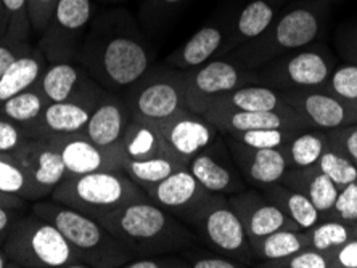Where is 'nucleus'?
Masks as SVG:
<instances>
[{"label": "nucleus", "instance_id": "obj_23", "mask_svg": "<svg viewBox=\"0 0 357 268\" xmlns=\"http://www.w3.org/2000/svg\"><path fill=\"white\" fill-rule=\"evenodd\" d=\"M290 108L282 95L269 87H237L232 92L209 104V109H230V111H277V109Z\"/></svg>", "mask_w": 357, "mask_h": 268}, {"label": "nucleus", "instance_id": "obj_26", "mask_svg": "<svg viewBox=\"0 0 357 268\" xmlns=\"http://www.w3.org/2000/svg\"><path fill=\"white\" fill-rule=\"evenodd\" d=\"M121 148H123L126 159L169 156L158 125L134 118L129 120L123 141H121Z\"/></svg>", "mask_w": 357, "mask_h": 268}, {"label": "nucleus", "instance_id": "obj_1", "mask_svg": "<svg viewBox=\"0 0 357 268\" xmlns=\"http://www.w3.org/2000/svg\"><path fill=\"white\" fill-rule=\"evenodd\" d=\"M100 223L116 238L130 254L160 255L181 251L192 244L193 235L165 209L150 199L137 201L100 215Z\"/></svg>", "mask_w": 357, "mask_h": 268}, {"label": "nucleus", "instance_id": "obj_38", "mask_svg": "<svg viewBox=\"0 0 357 268\" xmlns=\"http://www.w3.org/2000/svg\"><path fill=\"white\" fill-rule=\"evenodd\" d=\"M316 166L324 173H327L338 188H343L348 183L357 180V167L348 157L341 156L338 151L325 148Z\"/></svg>", "mask_w": 357, "mask_h": 268}, {"label": "nucleus", "instance_id": "obj_37", "mask_svg": "<svg viewBox=\"0 0 357 268\" xmlns=\"http://www.w3.org/2000/svg\"><path fill=\"white\" fill-rule=\"evenodd\" d=\"M309 231V239H311V248L327 252L340 248L349 239V230L346 225L330 220V222H319L316 227Z\"/></svg>", "mask_w": 357, "mask_h": 268}, {"label": "nucleus", "instance_id": "obj_50", "mask_svg": "<svg viewBox=\"0 0 357 268\" xmlns=\"http://www.w3.org/2000/svg\"><path fill=\"white\" fill-rule=\"evenodd\" d=\"M343 141H344V151L357 162V129L349 130L348 134H344Z\"/></svg>", "mask_w": 357, "mask_h": 268}, {"label": "nucleus", "instance_id": "obj_54", "mask_svg": "<svg viewBox=\"0 0 357 268\" xmlns=\"http://www.w3.org/2000/svg\"><path fill=\"white\" fill-rule=\"evenodd\" d=\"M10 259L7 255L3 254V251H0V268H5V267H10Z\"/></svg>", "mask_w": 357, "mask_h": 268}, {"label": "nucleus", "instance_id": "obj_21", "mask_svg": "<svg viewBox=\"0 0 357 268\" xmlns=\"http://www.w3.org/2000/svg\"><path fill=\"white\" fill-rule=\"evenodd\" d=\"M92 108L77 102H50L38 120L31 125L39 127V136L36 139H49V136L81 134L86 127Z\"/></svg>", "mask_w": 357, "mask_h": 268}, {"label": "nucleus", "instance_id": "obj_6", "mask_svg": "<svg viewBox=\"0 0 357 268\" xmlns=\"http://www.w3.org/2000/svg\"><path fill=\"white\" fill-rule=\"evenodd\" d=\"M213 249L234 257L238 262L253 255L246 230L241 223L238 214L230 206L229 201L218 194H213L206 206L197 214L190 223Z\"/></svg>", "mask_w": 357, "mask_h": 268}, {"label": "nucleus", "instance_id": "obj_2", "mask_svg": "<svg viewBox=\"0 0 357 268\" xmlns=\"http://www.w3.org/2000/svg\"><path fill=\"white\" fill-rule=\"evenodd\" d=\"M86 50L112 84L130 86L149 71L150 52L124 10L92 21Z\"/></svg>", "mask_w": 357, "mask_h": 268}, {"label": "nucleus", "instance_id": "obj_44", "mask_svg": "<svg viewBox=\"0 0 357 268\" xmlns=\"http://www.w3.org/2000/svg\"><path fill=\"white\" fill-rule=\"evenodd\" d=\"M24 143L23 132L18 129L17 123L8 118H0V153L13 155Z\"/></svg>", "mask_w": 357, "mask_h": 268}, {"label": "nucleus", "instance_id": "obj_43", "mask_svg": "<svg viewBox=\"0 0 357 268\" xmlns=\"http://www.w3.org/2000/svg\"><path fill=\"white\" fill-rule=\"evenodd\" d=\"M330 212H335L346 222L357 220V180L340 188L337 201Z\"/></svg>", "mask_w": 357, "mask_h": 268}, {"label": "nucleus", "instance_id": "obj_40", "mask_svg": "<svg viewBox=\"0 0 357 268\" xmlns=\"http://www.w3.org/2000/svg\"><path fill=\"white\" fill-rule=\"evenodd\" d=\"M271 267H282V268H328L330 259L325 255V252L317 251L309 246L304 248L296 254H293L287 259L271 262Z\"/></svg>", "mask_w": 357, "mask_h": 268}, {"label": "nucleus", "instance_id": "obj_39", "mask_svg": "<svg viewBox=\"0 0 357 268\" xmlns=\"http://www.w3.org/2000/svg\"><path fill=\"white\" fill-rule=\"evenodd\" d=\"M8 18V29L3 38L20 44H28L31 23L28 15V0H2Z\"/></svg>", "mask_w": 357, "mask_h": 268}, {"label": "nucleus", "instance_id": "obj_46", "mask_svg": "<svg viewBox=\"0 0 357 268\" xmlns=\"http://www.w3.org/2000/svg\"><path fill=\"white\" fill-rule=\"evenodd\" d=\"M338 264L343 268H357V239L356 241H346L337 248V254L332 255L330 259V265Z\"/></svg>", "mask_w": 357, "mask_h": 268}, {"label": "nucleus", "instance_id": "obj_55", "mask_svg": "<svg viewBox=\"0 0 357 268\" xmlns=\"http://www.w3.org/2000/svg\"><path fill=\"white\" fill-rule=\"evenodd\" d=\"M105 2H121V0H105Z\"/></svg>", "mask_w": 357, "mask_h": 268}, {"label": "nucleus", "instance_id": "obj_24", "mask_svg": "<svg viewBox=\"0 0 357 268\" xmlns=\"http://www.w3.org/2000/svg\"><path fill=\"white\" fill-rule=\"evenodd\" d=\"M44 70V58L40 52H36L29 47L23 54L17 56L8 70L0 77V107L18 93L34 87L39 81Z\"/></svg>", "mask_w": 357, "mask_h": 268}, {"label": "nucleus", "instance_id": "obj_30", "mask_svg": "<svg viewBox=\"0 0 357 268\" xmlns=\"http://www.w3.org/2000/svg\"><path fill=\"white\" fill-rule=\"evenodd\" d=\"M311 246L307 230H278L251 243L253 255L271 262L287 259L304 248Z\"/></svg>", "mask_w": 357, "mask_h": 268}, {"label": "nucleus", "instance_id": "obj_42", "mask_svg": "<svg viewBox=\"0 0 357 268\" xmlns=\"http://www.w3.org/2000/svg\"><path fill=\"white\" fill-rule=\"evenodd\" d=\"M60 0H28V15L31 29L36 34H44L54 17Z\"/></svg>", "mask_w": 357, "mask_h": 268}, {"label": "nucleus", "instance_id": "obj_20", "mask_svg": "<svg viewBox=\"0 0 357 268\" xmlns=\"http://www.w3.org/2000/svg\"><path fill=\"white\" fill-rule=\"evenodd\" d=\"M211 148L202 151L187 162V169L204 190L214 194H235L245 190L243 178L234 166L214 156Z\"/></svg>", "mask_w": 357, "mask_h": 268}, {"label": "nucleus", "instance_id": "obj_12", "mask_svg": "<svg viewBox=\"0 0 357 268\" xmlns=\"http://www.w3.org/2000/svg\"><path fill=\"white\" fill-rule=\"evenodd\" d=\"M45 140L52 141L59 148L68 175H82L98 171H123V162L126 159L123 150L97 146L82 132L49 136Z\"/></svg>", "mask_w": 357, "mask_h": 268}, {"label": "nucleus", "instance_id": "obj_53", "mask_svg": "<svg viewBox=\"0 0 357 268\" xmlns=\"http://www.w3.org/2000/svg\"><path fill=\"white\" fill-rule=\"evenodd\" d=\"M7 29H8V18H7V13H5L2 0H0V38H3V36L7 34Z\"/></svg>", "mask_w": 357, "mask_h": 268}, {"label": "nucleus", "instance_id": "obj_3", "mask_svg": "<svg viewBox=\"0 0 357 268\" xmlns=\"http://www.w3.org/2000/svg\"><path fill=\"white\" fill-rule=\"evenodd\" d=\"M33 212L61 231L86 267H124L129 262L130 252L91 215L54 199L50 203L39 199Z\"/></svg>", "mask_w": 357, "mask_h": 268}, {"label": "nucleus", "instance_id": "obj_13", "mask_svg": "<svg viewBox=\"0 0 357 268\" xmlns=\"http://www.w3.org/2000/svg\"><path fill=\"white\" fill-rule=\"evenodd\" d=\"M229 203L238 214L248 235L250 244L278 230H301L264 193L241 190L230 194Z\"/></svg>", "mask_w": 357, "mask_h": 268}, {"label": "nucleus", "instance_id": "obj_29", "mask_svg": "<svg viewBox=\"0 0 357 268\" xmlns=\"http://www.w3.org/2000/svg\"><path fill=\"white\" fill-rule=\"evenodd\" d=\"M283 0H250L235 19V38L255 40L271 28Z\"/></svg>", "mask_w": 357, "mask_h": 268}, {"label": "nucleus", "instance_id": "obj_28", "mask_svg": "<svg viewBox=\"0 0 357 268\" xmlns=\"http://www.w3.org/2000/svg\"><path fill=\"white\" fill-rule=\"evenodd\" d=\"M283 74L293 86L319 87L330 76V65L320 50H303L283 66Z\"/></svg>", "mask_w": 357, "mask_h": 268}, {"label": "nucleus", "instance_id": "obj_56", "mask_svg": "<svg viewBox=\"0 0 357 268\" xmlns=\"http://www.w3.org/2000/svg\"><path fill=\"white\" fill-rule=\"evenodd\" d=\"M2 156H3V155H2V153H0V157H2Z\"/></svg>", "mask_w": 357, "mask_h": 268}, {"label": "nucleus", "instance_id": "obj_35", "mask_svg": "<svg viewBox=\"0 0 357 268\" xmlns=\"http://www.w3.org/2000/svg\"><path fill=\"white\" fill-rule=\"evenodd\" d=\"M49 103L50 102L45 98L42 90H33V87H31L28 90L7 100L0 107V111H2V116L17 124H33L34 120L40 118Z\"/></svg>", "mask_w": 357, "mask_h": 268}, {"label": "nucleus", "instance_id": "obj_27", "mask_svg": "<svg viewBox=\"0 0 357 268\" xmlns=\"http://www.w3.org/2000/svg\"><path fill=\"white\" fill-rule=\"evenodd\" d=\"M264 194L301 230H311L320 222V212L306 194L293 190L280 182L264 187Z\"/></svg>", "mask_w": 357, "mask_h": 268}, {"label": "nucleus", "instance_id": "obj_8", "mask_svg": "<svg viewBox=\"0 0 357 268\" xmlns=\"http://www.w3.org/2000/svg\"><path fill=\"white\" fill-rule=\"evenodd\" d=\"M156 125L165 140L167 155L183 166H187L193 156L211 148L218 139V129L204 116L188 109Z\"/></svg>", "mask_w": 357, "mask_h": 268}, {"label": "nucleus", "instance_id": "obj_32", "mask_svg": "<svg viewBox=\"0 0 357 268\" xmlns=\"http://www.w3.org/2000/svg\"><path fill=\"white\" fill-rule=\"evenodd\" d=\"M0 193L23 198L26 201H39L47 196L12 155L0 157Z\"/></svg>", "mask_w": 357, "mask_h": 268}, {"label": "nucleus", "instance_id": "obj_25", "mask_svg": "<svg viewBox=\"0 0 357 268\" xmlns=\"http://www.w3.org/2000/svg\"><path fill=\"white\" fill-rule=\"evenodd\" d=\"M225 31L220 24H208L195 34L171 56V63L177 68H198L208 63L222 47Z\"/></svg>", "mask_w": 357, "mask_h": 268}, {"label": "nucleus", "instance_id": "obj_5", "mask_svg": "<svg viewBox=\"0 0 357 268\" xmlns=\"http://www.w3.org/2000/svg\"><path fill=\"white\" fill-rule=\"evenodd\" d=\"M3 254L12 264L38 268H82L86 264L76 255L61 231L34 212L21 217L10 228L3 241Z\"/></svg>", "mask_w": 357, "mask_h": 268}, {"label": "nucleus", "instance_id": "obj_4", "mask_svg": "<svg viewBox=\"0 0 357 268\" xmlns=\"http://www.w3.org/2000/svg\"><path fill=\"white\" fill-rule=\"evenodd\" d=\"M54 201L98 219L128 204L149 199L144 188L123 171H98L82 175H68L52 191Z\"/></svg>", "mask_w": 357, "mask_h": 268}, {"label": "nucleus", "instance_id": "obj_33", "mask_svg": "<svg viewBox=\"0 0 357 268\" xmlns=\"http://www.w3.org/2000/svg\"><path fill=\"white\" fill-rule=\"evenodd\" d=\"M181 167H183V164L169 156H156L149 157V159H124L123 162V172L140 188H144V191L165 180Z\"/></svg>", "mask_w": 357, "mask_h": 268}, {"label": "nucleus", "instance_id": "obj_7", "mask_svg": "<svg viewBox=\"0 0 357 268\" xmlns=\"http://www.w3.org/2000/svg\"><path fill=\"white\" fill-rule=\"evenodd\" d=\"M93 0H60L40 45L54 58L75 54L93 19Z\"/></svg>", "mask_w": 357, "mask_h": 268}, {"label": "nucleus", "instance_id": "obj_49", "mask_svg": "<svg viewBox=\"0 0 357 268\" xmlns=\"http://www.w3.org/2000/svg\"><path fill=\"white\" fill-rule=\"evenodd\" d=\"M18 211L20 209L0 206V241H2V243L5 238H7L8 231L13 227V223L21 217V212Z\"/></svg>", "mask_w": 357, "mask_h": 268}, {"label": "nucleus", "instance_id": "obj_16", "mask_svg": "<svg viewBox=\"0 0 357 268\" xmlns=\"http://www.w3.org/2000/svg\"><path fill=\"white\" fill-rule=\"evenodd\" d=\"M320 33V12L307 5H298L275 18L261 38L271 39L278 49L298 50L309 44ZM259 39V38H258Z\"/></svg>", "mask_w": 357, "mask_h": 268}, {"label": "nucleus", "instance_id": "obj_15", "mask_svg": "<svg viewBox=\"0 0 357 268\" xmlns=\"http://www.w3.org/2000/svg\"><path fill=\"white\" fill-rule=\"evenodd\" d=\"M12 156L47 196L68 177L59 148L45 139L24 140Z\"/></svg>", "mask_w": 357, "mask_h": 268}, {"label": "nucleus", "instance_id": "obj_18", "mask_svg": "<svg viewBox=\"0 0 357 268\" xmlns=\"http://www.w3.org/2000/svg\"><path fill=\"white\" fill-rule=\"evenodd\" d=\"M128 124V111L123 103L114 98L100 100L98 104L92 108L82 134L97 146L116 150L121 148Z\"/></svg>", "mask_w": 357, "mask_h": 268}, {"label": "nucleus", "instance_id": "obj_31", "mask_svg": "<svg viewBox=\"0 0 357 268\" xmlns=\"http://www.w3.org/2000/svg\"><path fill=\"white\" fill-rule=\"evenodd\" d=\"M79 84V70L68 61H55L42 72L40 90L49 102H68Z\"/></svg>", "mask_w": 357, "mask_h": 268}, {"label": "nucleus", "instance_id": "obj_52", "mask_svg": "<svg viewBox=\"0 0 357 268\" xmlns=\"http://www.w3.org/2000/svg\"><path fill=\"white\" fill-rule=\"evenodd\" d=\"M183 2H185V0H149L150 8L158 10V12H166V10L174 8Z\"/></svg>", "mask_w": 357, "mask_h": 268}, {"label": "nucleus", "instance_id": "obj_45", "mask_svg": "<svg viewBox=\"0 0 357 268\" xmlns=\"http://www.w3.org/2000/svg\"><path fill=\"white\" fill-rule=\"evenodd\" d=\"M29 49V44H20L7 38H0V77L8 70V66L17 60V56Z\"/></svg>", "mask_w": 357, "mask_h": 268}, {"label": "nucleus", "instance_id": "obj_19", "mask_svg": "<svg viewBox=\"0 0 357 268\" xmlns=\"http://www.w3.org/2000/svg\"><path fill=\"white\" fill-rule=\"evenodd\" d=\"M282 98L317 129H337L346 123L348 109L337 95L324 92H291Z\"/></svg>", "mask_w": 357, "mask_h": 268}, {"label": "nucleus", "instance_id": "obj_34", "mask_svg": "<svg viewBox=\"0 0 357 268\" xmlns=\"http://www.w3.org/2000/svg\"><path fill=\"white\" fill-rule=\"evenodd\" d=\"M327 148V135L322 132H299L290 143L283 146L288 169H304L317 164L319 157Z\"/></svg>", "mask_w": 357, "mask_h": 268}, {"label": "nucleus", "instance_id": "obj_14", "mask_svg": "<svg viewBox=\"0 0 357 268\" xmlns=\"http://www.w3.org/2000/svg\"><path fill=\"white\" fill-rule=\"evenodd\" d=\"M218 130L225 134L246 132L259 129H287L303 130L307 120L295 108L277 109V111H230V109H209L203 114Z\"/></svg>", "mask_w": 357, "mask_h": 268}, {"label": "nucleus", "instance_id": "obj_41", "mask_svg": "<svg viewBox=\"0 0 357 268\" xmlns=\"http://www.w3.org/2000/svg\"><path fill=\"white\" fill-rule=\"evenodd\" d=\"M330 90L343 100H357V66H343L335 71Z\"/></svg>", "mask_w": 357, "mask_h": 268}, {"label": "nucleus", "instance_id": "obj_22", "mask_svg": "<svg viewBox=\"0 0 357 268\" xmlns=\"http://www.w3.org/2000/svg\"><path fill=\"white\" fill-rule=\"evenodd\" d=\"M282 183L306 194L320 212V217H322V214L332 211L340 191V188L335 185L332 178L320 171L316 164L304 167V169L287 171L282 178Z\"/></svg>", "mask_w": 357, "mask_h": 268}, {"label": "nucleus", "instance_id": "obj_47", "mask_svg": "<svg viewBox=\"0 0 357 268\" xmlns=\"http://www.w3.org/2000/svg\"><path fill=\"white\" fill-rule=\"evenodd\" d=\"M188 265L183 260H174V259H150V257H144V259L129 260L126 262V268H166V267H185Z\"/></svg>", "mask_w": 357, "mask_h": 268}, {"label": "nucleus", "instance_id": "obj_9", "mask_svg": "<svg viewBox=\"0 0 357 268\" xmlns=\"http://www.w3.org/2000/svg\"><path fill=\"white\" fill-rule=\"evenodd\" d=\"M145 193L151 203L176 217H181L187 223L193 222L197 214L206 206L214 194L199 185L187 166L172 172L156 185L146 188Z\"/></svg>", "mask_w": 357, "mask_h": 268}, {"label": "nucleus", "instance_id": "obj_51", "mask_svg": "<svg viewBox=\"0 0 357 268\" xmlns=\"http://www.w3.org/2000/svg\"><path fill=\"white\" fill-rule=\"evenodd\" d=\"M0 206L12 207V209H21V207L26 206V199L18 198V196H12V194L0 193Z\"/></svg>", "mask_w": 357, "mask_h": 268}, {"label": "nucleus", "instance_id": "obj_48", "mask_svg": "<svg viewBox=\"0 0 357 268\" xmlns=\"http://www.w3.org/2000/svg\"><path fill=\"white\" fill-rule=\"evenodd\" d=\"M192 268H240L243 267L237 259H225V257H202L188 264Z\"/></svg>", "mask_w": 357, "mask_h": 268}, {"label": "nucleus", "instance_id": "obj_17", "mask_svg": "<svg viewBox=\"0 0 357 268\" xmlns=\"http://www.w3.org/2000/svg\"><path fill=\"white\" fill-rule=\"evenodd\" d=\"M230 150H232L241 173H245V177L253 185L264 188L272 183L282 182L283 175L288 171V161L283 146L282 148H250L238 141L230 140Z\"/></svg>", "mask_w": 357, "mask_h": 268}, {"label": "nucleus", "instance_id": "obj_11", "mask_svg": "<svg viewBox=\"0 0 357 268\" xmlns=\"http://www.w3.org/2000/svg\"><path fill=\"white\" fill-rule=\"evenodd\" d=\"M240 82L241 74L234 63H204L190 76H185V107L188 111L203 116L214 100L240 87Z\"/></svg>", "mask_w": 357, "mask_h": 268}, {"label": "nucleus", "instance_id": "obj_10", "mask_svg": "<svg viewBox=\"0 0 357 268\" xmlns=\"http://www.w3.org/2000/svg\"><path fill=\"white\" fill-rule=\"evenodd\" d=\"M132 118L161 124L185 107V76H165L139 88L130 104Z\"/></svg>", "mask_w": 357, "mask_h": 268}, {"label": "nucleus", "instance_id": "obj_36", "mask_svg": "<svg viewBox=\"0 0 357 268\" xmlns=\"http://www.w3.org/2000/svg\"><path fill=\"white\" fill-rule=\"evenodd\" d=\"M301 130L287 129H259L246 130V132L229 134V139L238 143L250 146V148H282L295 139Z\"/></svg>", "mask_w": 357, "mask_h": 268}]
</instances>
